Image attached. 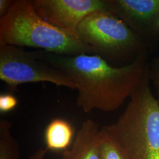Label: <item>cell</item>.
Segmentation results:
<instances>
[{
  "instance_id": "6da1fadb",
  "label": "cell",
  "mask_w": 159,
  "mask_h": 159,
  "mask_svg": "<svg viewBox=\"0 0 159 159\" xmlns=\"http://www.w3.org/2000/svg\"><path fill=\"white\" fill-rule=\"evenodd\" d=\"M33 52L73 81L77 104L85 113L94 109L106 112L118 109L136 90L148 69L144 54L127 65L115 67L98 54L66 56L43 50Z\"/></svg>"
},
{
  "instance_id": "7a4b0ae2",
  "label": "cell",
  "mask_w": 159,
  "mask_h": 159,
  "mask_svg": "<svg viewBox=\"0 0 159 159\" xmlns=\"http://www.w3.org/2000/svg\"><path fill=\"white\" fill-rule=\"evenodd\" d=\"M0 41L16 47H29L61 56L97 54L73 33L46 21L34 9L31 1L17 0L0 18Z\"/></svg>"
},
{
  "instance_id": "3957f363",
  "label": "cell",
  "mask_w": 159,
  "mask_h": 159,
  "mask_svg": "<svg viewBox=\"0 0 159 159\" xmlns=\"http://www.w3.org/2000/svg\"><path fill=\"white\" fill-rule=\"evenodd\" d=\"M102 128L129 159H159V102L149 85L148 68L119 119Z\"/></svg>"
},
{
  "instance_id": "277c9868",
  "label": "cell",
  "mask_w": 159,
  "mask_h": 159,
  "mask_svg": "<svg viewBox=\"0 0 159 159\" xmlns=\"http://www.w3.org/2000/svg\"><path fill=\"white\" fill-rule=\"evenodd\" d=\"M77 35L99 56L125 54L142 45L139 35L110 12H95L85 17L80 24Z\"/></svg>"
},
{
  "instance_id": "5b68a950",
  "label": "cell",
  "mask_w": 159,
  "mask_h": 159,
  "mask_svg": "<svg viewBox=\"0 0 159 159\" xmlns=\"http://www.w3.org/2000/svg\"><path fill=\"white\" fill-rule=\"evenodd\" d=\"M0 79L15 88L25 83L48 82L76 90L73 81L63 72L40 60L33 52L0 41Z\"/></svg>"
},
{
  "instance_id": "8992f818",
  "label": "cell",
  "mask_w": 159,
  "mask_h": 159,
  "mask_svg": "<svg viewBox=\"0 0 159 159\" xmlns=\"http://www.w3.org/2000/svg\"><path fill=\"white\" fill-rule=\"evenodd\" d=\"M31 2L40 17L77 35L80 24L85 17L95 12H110L108 0H33Z\"/></svg>"
},
{
  "instance_id": "52a82bcc",
  "label": "cell",
  "mask_w": 159,
  "mask_h": 159,
  "mask_svg": "<svg viewBox=\"0 0 159 159\" xmlns=\"http://www.w3.org/2000/svg\"><path fill=\"white\" fill-rule=\"evenodd\" d=\"M110 12L137 34L148 36L159 31V0H108Z\"/></svg>"
},
{
  "instance_id": "ba28073f",
  "label": "cell",
  "mask_w": 159,
  "mask_h": 159,
  "mask_svg": "<svg viewBox=\"0 0 159 159\" xmlns=\"http://www.w3.org/2000/svg\"><path fill=\"white\" fill-rule=\"evenodd\" d=\"M99 125L86 120L81 125L71 147L63 152L61 159H100Z\"/></svg>"
},
{
  "instance_id": "9c48e42d",
  "label": "cell",
  "mask_w": 159,
  "mask_h": 159,
  "mask_svg": "<svg viewBox=\"0 0 159 159\" xmlns=\"http://www.w3.org/2000/svg\"><path fill=\"white\" fill-rule=\"evenodd\" d=\"M74 135V129L68 121L60 118L53 119L44 131L46 148L52 152H64L73 144Z\"/></svg>"
},
{
  "instance_id": "30bf717a",
  "label": "cell",
  "mask_w": 159,
  "mask_h": 159,
  "mask_svg": "<svg viewBox=\"0 0 159 159\" xmlns=\"http://www.w3.org/2000/svg\"><path fill=\"white\" fill-rule=\"evenodd\" d=\"M11 128L8 120H0V159H20V146L12 134Z\"/></svg>"
},
{
  "instance_id": "8fae6325",
  "label": "cell",
  "mask_w": 159,
  "mask_h": 159,
  "mask_svg": "<svg viewBox=\"0 0 159 159\" xmlns=\"http://www.w3.org/2000/svg\"><path fill=\"white\" fill-rule=\"evenodd\" d=\"M99 150L100 159H129L119 144L102 128L100 131Z\"/></svg>"
},
{
  "instance_id": "7c38bea8",
  "label": "cell",
  "mask_w": 159,
  "mask_h": 159,
  "mask_svg": "<svg viewBox=\"0 0 159 159\" xmlns=\"http://www.w3.org/2000/svg\"><path fill=\"white\" fill-rule=\"evenodd\" d=\"M18 105V100L14 96L10 94L0 95V113H6L11 111Z\"/></svg>"
},
{
  "instance_id": "4fadbf2b",
  "label": "cell",
  "mask_w": 159,
  "mask_h": 159,
  "mask_svg": "<svg viewBox=\"0 0 159 159\" xmlns=\"http://www.w3.org/2000/svg\"><path fill=\"white\" fill-rule=\"evenodd\" d=\"M14 2L13 0H0V18L10 11Z\"/></svg>"
},
{
  "instance_id": "5bb4252c",
  "label": "cell",
  "mask_w": 159,
  "mask_h": 159,
  "mask_svg": "<svg viewBox=\"0 0 159 159\" xmlns=\"http://www.w3.org/2000/svg\"><path fill=\"white\" fill-rule=\"evenodd\" d=\"M47 151L46 148H40L30 156L29 159H44Z\"/></svg>"
},
{
  "instance_id": "9a60e30c",
  "label": "cell",
  "mask_w": 159,
  "mask_h": 159,
  "mask_svg": "<svg viewBox=\"0 0 159 159\" xmlns=\"http://www.w3.org/2000/svg\"><path fill=\"white\" fill-rule=\"evenodd\" d=\"M152 78L154 79V82L155 85L157 89V93L159 95V72H156L154 74H153Z\"/></svg>"
}]
</instances>
